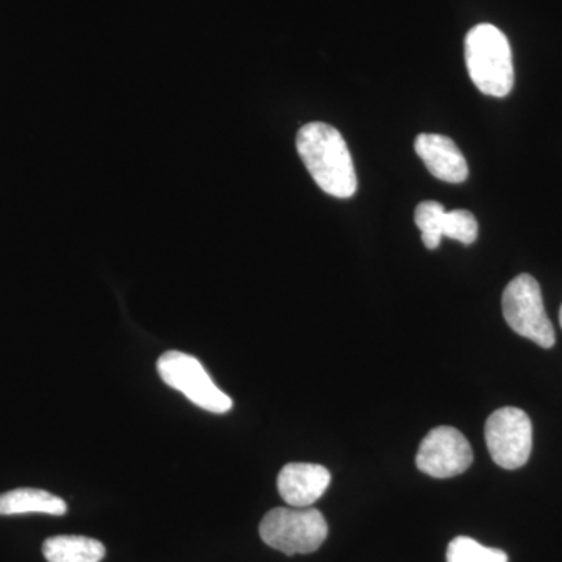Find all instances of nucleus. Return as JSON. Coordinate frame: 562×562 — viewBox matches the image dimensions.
I'll return each mask as SVG.
<instances>
[{
	"mask_svg": "<svg viewBox=\"0 0 562 562\" xmlns=\"http://www.w3.org/2000/svg\"><path fill=\"white\" fill-rule=\"evenodd\" d=\"M297 151L322 191L338 199L357 192L353 160L341 133L324 122H310L297 133Z\"/></svg>",
	"mask_w": 562,
	"mask_h": 562,
	"instance_id": "1",
	"label": "nucleus"
},
{
	"mask_svg": "<svg viewBox=\"0 0 562 562\" xmlns=\"http://www.w3.org/2000/svg\"><path fill=\"white\" fill-rule=\"evenodd\" d=\"M469 76L483 94L506 98L514 87L513 52L501 29L475 25L465 36Z\"/></svg>",
	"mask_w": 562,
	"mask_h": 562,
	"instance_id": "2",
	"label": "nucleus"
},
{
	"mask_svg": "<svg viewBox=\"0 0 562 562\" xmlns=\"http://www.w3.org/2000/svg\"><path fill=\"white\" fill-rule=\"evenodd\" d=\"M260 536L266 546L292 557L321 549L328 525L319 509L276 508L262 517Z\"/></svg>",
	"mask_w": 562,
	"mask_h": 562,
	"instance_id": "3",
	"label": "nucleus"
},
{
	"mask_svg": "<svg viewBox=\"0 0 562 562\" xmlns=\"http://www.w3.org/2000/svg\"><path fill=\"white\" fill-rule=\"evenodd\" d=\"M502 306L505 321L517 335L530 339L542 349L554 346L557 336L543 306L541 286L531 276L522 273L506 286Z\"/></svg>",
	"mask_w": 562,
	"mask_h": 562,
	"instance_id": "4",
	"label": "nucleus"
},
{
	"mask_svg": "<svg viewBox=\"0 0 562 562\" xmlns=\"http://www.w3.org/2000/svg\"><path fill=\"white\" fill-rule=\"evenodd\" d=\"M162 382L180 391L199 408L214 414H224L233 408V401L214 384L202 362L191 355L169 350L157 362Z\"/></svg>",
	"mask_w": 562,
	"mask_h": 562,
	"instance_id": "5",
	"label": "nucleus"
},
{
	"mask_svg": "<svg viewBox=\"0 0 562 562\" xmlns=\"http://www.w3.org/2000/svg\"><path fill=\"white\" fill-rule=\"evenodd\" d=\"M487 450L495 464L516 471L530 460L532 425L528 414L506 406L492 413L484 427Z\"/></svg>",
	"mask_w": 562,
	"mask_h": 562,
	"instance_id": "6",
	"label": "nucleus"
},
{
	"mask_svg": "<svg viewBox=\"0 0 562 562\" xmlns=\"http://www.w3.org/2000/svg\"><path fill=\"white\" fill-rule=\"evenodd\" d=\"M473 462L471 442L453 427H438L422 439L416 464L432 479H452L468 471Z\"/></svg>",
	"mask_w": 562,
	"mask_h": 562,
	"instance_id": "7",
	"label": "nucleus"
},
{
	"mask_svg": "<svg viewBox=\"0 0 562 562\" xmlns=\"http://www.w3.org/2000/svg\"><path fill=\"white\" fill-rule=\"evenodd\" d=\"M328 469L310 462H291L279 473L277 486L281 498L292 508H310L330 486Z\"/></svg>",
	"mask_w": 562,
	"mask_h": 562,
	"instance_id": "8",
	"label": "nucleus"
},
{
	"mask_svg": "<svg viewBox=\"0 0 562 562\" xmlns=\"http://www.w3.org/2000/svg\"><path fill=\"white\" fill-rule=\"evenodd\" d=\"M414 149L436 179L454 184L468 179V161L449 136L422 133L414 143Z\"/></svg>",
	"mask_w": 562,
	"mask_h": 562,
	"instance_id": "9",
	"label": "nucleus"
},
{
	"mask_svg": "<svg viewBox=\"0 0 562 562\" xmlns=\"http://www.w3.org/2000/svg\"><path fill=\"white\" fill-rule=\"evenodd\" d=\"M68 505L63 498L43 490L21 487L0 494V516H21V514H49L65 516Z\"/></svg>",
	"mask_w": 562,
	"mask_h": 562,
	"instance_id": "10",
	"label": "nucleus"
},
{
	"mask_svg": "<svg viewBox=\"0 0 562 562\" xmlns=\"http://www.w3.org/2000/svg\"><path fill=\"white\" fill-rule=\"evenodd\" d=\"M105 553L101 541L87 536H54L43 543L47 562H101Z\"/></svg>",
	"mask_w": 562,
	"mask_h": 562,
	"instance_id": "11",
	"label": "nucleus"
},
{
	"mask_svg": "<svg viewBox=\"0 0 562 562\" xmlns=\"http://www.w3.org/2000/svg\"><path fill=\"white\" fill-rule=\"evenodd\" d=\"M447 562H508V554L484 547L468 536H458L449 543Z\"/></svg>",
	"mask_w": 562,
	"mask_h": 562,
	"instance_id": "12",
	"label": "nucleus"
},
{
	"mask_svg": "<svg viewBox=\"0 0 562 562\" xmlns=\"http://www.w3.org/2000/svg\"><path fill=\"white\" fill-rule=\"evenodd\" d=\"M439 235L471 246L479 236V222L468 210L447 211L439 221Z\"/></svg>",
	"mask_w": 562,
	"mask_h": 562,
	"instance_id": "13",
	"label": "nucleus"
},
{
	"mask_svg": "<svg viewBox=\"0 0 562 562\" xmlns=\"http://www.w3.org/2000/svg\"><path fill=\"white\" fill-rule=\"evenodd\" d=\"M443 213H446V209L439 202L427 201L417 205L414 221H416L417 228L422 233V243L425 244L427 249H438L439 244L442 241L438 227Z\"/></svg>",
	"mask_w": 562,
	"mask_h": 562,
	"instance_id": "14",
	"label": "nucleus"
},
{
	"mask_svg": "<svg viewBox=\"0 0 562 562\" xmlns=\"http://www.w3.org/2000/svg\"><path fill=\"white\" fill-rule=\"evenodd\" d=\"M560 322H561V327H562V306H561V312H560Z\"/></svg>",
	"mask_w": 562,
	"mask_h": 562,
	"instance_id": "15",
	"label": "nucleus"
}]
</instances>
